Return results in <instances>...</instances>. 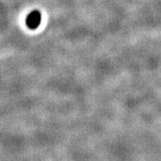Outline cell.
I'll return each instance as SVG.
<instances>
[{
    "mask_svg": "<svg viewBox=\"0 0 161 161\" xmlns=\"http://www.w3.org/2000/svg\"><path fill=\"white\" fill-rule=\"evenodd\" d=\"M41 21V14L40 12L33 11L29 14L27 18V25L31 29H36L40 25Z\"/></svg>",
    "mask_w": 161,
    "mask_h": 161,
    "instance_id": "6da1fadb",
    "label": "cell"
}]
</instances>
